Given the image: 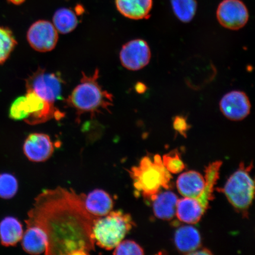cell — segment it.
I'll return each instance as SVG.
<instances>
[{
  "instance_id": "12",
  "label": "cell",
  "mask_w": 255,
  "mask_h": 255,
  "mask_svg": "<svg viewBox=\"0 0 255 255\" xmlns=\"http://www.w3.org/2000/svg\"><path fill=\"white\" fill-rule=\"evenodd\" d=\"M23 151L30 161L43 162L52 156L54 146L49 135L41 133H33L25 139Z\"/></svg>"
},
{
  "instance_id": "31",
  "label": "cell",
  "mask_w": 255,
  "mask_h": 255,
  "mask_svg": "<svg viewBox=\"0 0 255 255\" xmlns=\"http://www.w3.org/2000/svg\"><path fill=\"white\" fill-rule=\"evenodd\" d=\"M135 89L137 92L139 94H142L145 92L146 90V87L145 85L142 84V83L139 82L136 84Z\"/></svg>"
},
{
  "instance_id": "7",
  "label": "cell",
  "mask_w": 255,
  "mask_h": 255,
  "mask_svg": "<svg viewBox=\"0 0 255 255\" xmlns=\"http://www.w3.org/2000/svg\"><path fill=\"white\" fill-rule=\"evenodd\" d=\"M24 101L27 114V119L24 121L30 125L46 123L53 119L58 120L64 116L55 105L47 103L33 91H27Z\"/></svg>"
},
{
  "instance_id": "17",
  "label": "cell",
  "mask_w": 255,
  "mask_h": 255,
  "mask_svg": "<svg viewBox=\"0 0 255 255\" xmlns=\"http://www.w3.org/2000/svg\"><path fill=\"white\" fill-rule=\"evenodd\" d=\"M153 201V211L158 219L170 221L176 213L177 196L167 191L159 192L152 200Z\"/></svg>"
},
{
  "instance_id": "22",
  "label": "cell",
  "mask_w": 255,
  "mask_h": 255,
  "mask_svg": "<svg viewBox=\"0 0 255 255\" xmlns=\"http://www.w3.org/2000/svg\"><path fill=\"white\" fill-rule=\"evenodd\" d=\"M53 23L59 33L68 34L77 27L78 20L77 16L71 9L62 8L57 10L54 14Z\"/></svg>"
},
{
  "instance_id": "21",
  "label": "cell",
  "mask_w": 255,
  "mask_h": 255,
  "mask_svg": "<svg viewBox=\"0 0 255 255\" xmlns=\"http://www.w3.org/2000/svg\"><path fill=\"white\" fill-rule=\"evenodd\" d=\"M23 234V226L14 217H6L0 222V241L3 246H15L21 241Z\"/></svg>"
},
{
  "instance_id": "5",
  "label": "cell",
  "mask_w": 255,
  "mask_h": 255,
  "mask_svg": "<svg viewBox=\"0 0 255 255\" xmlns=\"http://www.w3.org/2000/svg\"><path fill=\"white\" fill-rule=\"evenodd\" d=\"M253 165L241 163L229 178L222 191L238 212L246 214L254 198L255 184L250 175Z\"/></svg>"
},
{
  "instance_id": "18",
  "label": "cell",
  "mask_w": 255,
  "mask_h": 255,
  "mask_svg": "<svg viewBox=\"0 0 255 255\" xmlns=\"http://www.w3.org/2000/svg\"><path fill=\"white\" fill-rule=\"evenodd\" d=\"M175 244L181 253L190 255L200 246L199 232L192 226H182L175 232Z\"/></svg>"
},
{
  "instance_id": "10",
  "label": "cell",
  "mask_w": 255,
  "mask_h": 255,
  "mask_svg": "<svg viewBox=\"0 0 255 255\" xmlns=\"http://www.w3.org/2000/svg\"><path fill=\"white\" fill-rule=\"evenodd\" d=\"M27 39L30 46L37 52H50L55 49L58 41V31L50 21L39 20L30 27Z\"/></svg>"
},
{
  "instance_id": "8",
  "label": "cell",
  "mask_w": 255,
  "mask_h": 255,
  "mask_svg": "<svg viewBox=\"0 0 255 255\" xmlns=\"http://www.w3.org/2000/svg\"><path fill=\"white\" fill-rule=\"evenodd\" d=\"M216 15L220 24L231 30L243 28L250 18L247 6L241 0H223L218 6Z\"/></svg>"
},
{
  "instance_id": "29",
  "label": "cell",
  "mask_w": 255,
  "mask_h": 255,
  "mask_svg": "<svg viewBox=\"0 0 255 255\" xmlns=\"http://www.w3.org/2000/svg\"><path fill=\"white\" fill-rule=\"evenodd\" d=\"M173 126L174 129L181 134L184 135L187 130L189 129V125L184 117L181 116L175 117L174 120Z\"/></svg>"
},
{
  "instance_id": "2",
  "label": "cell",
  "mask_w": 255,
  "mask_h": 255,
  "mask_svg": "<svg viewBox=\"0 0 255 255\" xmlns=\"http://www.w3.org/2000/svg\"><path fill=\"white\" fill-rule=\"evenodd\" d=\"M98 69L94 74H83L82 78L66 100L69 107L81 115L90 113L94 115L102 111H109L113 105V95L104 90L99 84Z\"/></svg>"
},
{
  "instance_id": "19",
  "label": "cell",
  "mask_w": 255,
  "mask_h": 255,
  "mask_svg": "<svg viewBox=\"0 0 255 255\" xmlns=\"http://www.w3.org/2000/svg\"><path fill=\"white\" fill-rule=\"evenodd\" d=\"M222 165V161H217L210 163L206 168L205 188L201 195L196 199L205 211L208 209L210 202L214 198L213 192L217 181L219 179Z\"/></svg>"
},
{
  "instance_id": "30",
  "label": "cell",
  "mask_w": 255,
  "mask_h": 255,
  "mask_svg": "<svg viewBox=\"0 0 255 255\" xmlns=\"http://www.w3.org/2000/svg\"><path fill=\"white\" fill-rule=\"evenodd\" d=\"M190 255H212V252L207 249L204 248L201 250H196L193 253H191Z\"/></svg>"
},
{
  "instance_id": "23",
  "label": "cell",
  "mask_w": 255,
  "mask_h": 255,
  "mask_svg": "<svg viewBox=\"0 0 255 255\" xmlns=\"http://www.w3.org/2000/svg\"><path fill=\"white\" fill-rule=\"evenodd\" d=\"M172 8L176 17L183 23H189L196 14V0H171Z\"/></svg>"
},
{
  "instance_id": "26",
  "label": "cell",
  "mask_w": 255,
  "mask_h": 255,
  "mask_svg": "<svg viewBox=\"0 0 255 255\" xmlns=\"http://www.w3.org/2000/svg\"><path fill=\"white\" fill-rule=\"evenodd\" d=\"M162 163L170 173L178 174L185 168V165L178 151H171L163 156Z\"/></svg>"
},
{
  "instance_id": "15",
  "label": "cell",
  "mask_w": 255,
  "mask_h": 255,
  "mask_svg": "<svg viewBox=\"0 0 255 255\" xmlns=\"http://www.w3.org/2000/svg\"><path fill=\"white\" fill-rule=\"evenodd\" d=\"M118 10L132 20L147 18L152 7V0H116Z\"/></svg>"
},
{
  "instance_id": "16",
  "label": "cell",
  "mask_w": 255,
  "mask_h": 255,
  "mask_svg": "<svg viewBox=\"0 0 255 255\" xmlns=\"http://www.w3.org/2000/svg\"><path fill=\"white\" fill-rule=\"evenodd\" d=\"M21 240L22 247L27 253L31 255L45 253L47 247V236L37 226H27Z\"/></svg>"
},
{
  "instance_id": "4",
  "label": "cell",
  "mask_w": 255,
  "mask_h": 255,
  "mask_svg": "<svg viewBox=\"0 0 255 255\" xmlns=\"http://www.w3.org/2000/svg\"><path fill=\"white\" fill-rule=\"evenodd\" d=\"M133 225L131 216L121 210L97 218L93 226L95 242L105 250H113L131 230Z\"/></svg>"
},
{
  "instance_id": "9",
  "label": "cell",
  "mask_w": 255,
  "mask_h": 255,
  "mask_svg": "<svg viewBox=\"0 0 255 255\" xmlns=\"http://www.w3.org/2000/svg\"><path fill=\"white\" fill-rule=\"evenodd\" d=\"M151 52L146 41L134 39L123 46L120 53L121 64L129 71H139L147 66L150 62Z\"/></svg>"
},
{
  "instance_id": "14",
  "label": "cell",
  "mask_w": 255,
  "mask_h": 255,
  "mask_svg": "<svg viewBox=\"0 0 255 255\" xmlns=\"http://www.w3.org/2000/svg\"><path fill=\"white\" fill-rule=\"evenodd\" d=\"M85 206L91 215L98 218L106 216L113 209L114 202L110 194L103 190L96 189L85 197Z\"/></svg>"
},
{
  "instance_id": "3",
  "label": "cell",
  "mask_w": 255,
  "mask_h": 255,
  "mask_svg": "<svg viewBox=\"0 0 255 255\" xmlns=\"http://www.w3.org/2000/svg\"><path fill=\"white\" fill-rule=\"evenodd\" d=\"M129 173L136 194H141L145 198L152 200L162 188H170L171 175L162 163L160 155H155L153 158L145 156Z\"/></svg>"
},
{
  "instance_id": "20",
  "label": "cell",
  "mask_w": 255,
  "mask_h": 255,
  "mask_svg": "<svg viewBox=\"0 0 255 255\" xmlns=\"http://www.w3.org/2000/svg\"><path fill=\"white\" fill-rule=\"evenodd\" d=\"M205 212L196 199L184 197L178 200L175 214L181 222L196 224Z\"/></svg>"
},
{
  "instance_id": "13",
  "label": "cell",
  "mask_w": 255,
  "mask_h": 255,
  "mask_svg": "<svg viewBox=\"0 0 255 255\" xmlns=\"http://www.w3.org/2000/svg\"><path fill=\"white\" fill-rule=\"evenodd\" d=\"M205 186V177L199 172H185L178 177L177 187L181 195L184 197L197 199L202 193Z\"/></svg>"
},
{
  "instance_id": "32",
  "label": "cell",
  "mask_w": 255,
  "mask_h": 255,
  "mask_svg": "<svg viewBox=\"0 0 255 255\" xmlns=\"http://www.w3.org/2000/svg\"><path fill=\"white\" fill-rule=\"evenodd\" d=\"M8 1L14 5H20L23 4L25 0H8Z\"/></svg>"
},
{
  "instance_id": "24",
  "label": "cell",
  "mask_w": 255,
  "mask_h": 255,
  "mask_svg": "<svg viewBox=\"0 0 255 255\" xmlns=\"http://www.w3.org/2000/svg\"><path fill=\"white\" fill-rule=\"evenodd\" d=\"M17 44L10 29L0 27V65L8 59Z\"/></svg>"
},
{
  "instance_id": "25",
  "label": "cell",
  "mask_w": 255,
  "mask_h": 255,
  "mask_svg": "<svg viewBox=\"0 0 255 255\" xmlns=\"http://www.w3.org/2000/svg\"><path fill=\"white\" fill-rule=\"evenodd\" d=\"M18 184L17 179L11 174H0V197L4 199L12 198L17 193Z\"/></svg>"
},
{
  "instance_id": "28",
  "label": "cell",
  "mask_w": 255,
  "mask_h": 255,
  "mask_svg": "<svg viewBox=\"0 0 255 255\" xmlns=\"http://www.w3.org/2000/svg\"><path fill=\"white\" fill-rule=\"evenodd\" d=\"M9 116L15 121H25L27 115L25 111L24 96L15 99L11 105L9 110Z\"/></svg>"
},
{
  "instance_id": "1",
  "label": "cell",
  "mask_w": 255,
  "mask_h": 255,
  "mask_svg": "<svg viewBox=\"0 0 255 255\" xmlns=\"http://www.w3.org/2000/svg\"><path fill=\"white\" fill-rule=\"evenodd\" d=\"M84 194L59 187L44 190L28 213L27 226L42 229L45 255H89L94 251L93 226L98 218L85 206Z\"/></svg>"
},
{
  "instance_id": "27",
  "label": "cell",
  "mask_w": 255,
  "mask_h": 255,
  "mask_svg": "<svg viewBox=\"0 0 255 255\" xmlns=\"http://www.w3.org/2000/svg\"><path fill=\"white\" fill-rule=\"evenodd\" d=\"M114 255H143V249L132 241L128 240L121 241L117 246L114 248Z\"/></svg>"
},
{
  "instance_id": "6",
  "label": "cell",
  "mask_w": 255,
  "mask_h": 255,
  "mask_svg": "<svg viewBox=\"0 0 255 255\" xmlns=\"http://www.w3.org/2000/svg\"><path fill=\"white\" fill-rule=\"evenodd\" d=\"M63 84L60 75L41 68L26 80L27 91L34 92L44 101L53 105L62 99Z\"/></svg>"
},
{
  "instance_id": "11",
  "label": "cell",
  "mask_w": 255,
  "mask_h": 255,
  "mask_svg": "<svg viewBox=\"0 0 255 255\" xmlns=\"http://www.w3.org/2000/svg\"><path fill=\"white\" fill-rule=\"evenodd\" d=\"M219 107L223 116L235 121L246 119L251 110L250 98L241 91H233L223 96Z\"/></svg>"
}]
</instances>
